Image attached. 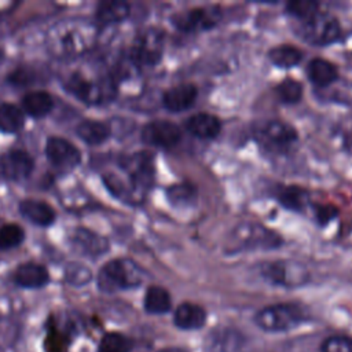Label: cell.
<instances>
[{
    "mask_svg": "<svg viewBox=\"0 0 352 352\" xmlns=\"http://www.w3.org/2000/svg\"><path fill=\"white\" fill-rule=\"evenodd\" d=\"M282 245V238L274 230L257 223L239 224L228 239V252L275 249Z\"/></svg>",
    "mask_w": 352,
    "mask_h": 352,
    "instance_id": "1",
    "label": "cell"
},
{
    "mask_svg": "<svg viewBox=\"0 0 352 352\" xmlns=\"http://www.w3.org/2000/svg\"><path fill=\"white\" fill-rule=\"evenodd\" d=\"M142 282V271L128 258H114L106 263L98 275V286L111 293L121 289L136 287Z\"/></svg>",
    "mask_w": 352,
    "mask_h": 352,
    "instance_id": "2",
    "label": "cell"
},
{
    "mask_svg": "<svg viewBox=\"0 0 352 352\" xmlns=\"http://www.w3.org/2000/svg\"><path fill=\"white\" fill-rule=\"evenodd\" d=\"M305 318L307 314L301 305L279 302L260 309L256 314L254 320L257 326L265 331H286L298 326Z\"/></svg>",
    "mask_w": 352,
    "mask_h": 352,
    "instance_id": "3",
    "label": "cell"
},
{
    "mask_svg": "<svg viewBox=\"0 0 352 352\" xmlns=\"http://www.w3.org/2000/svg\"><path fill=\"white\" fill-rule=\"evenodd\" d=\"M300 36L311 45H329L337 41L341 36L338 19L323 11H318L311 18L301 21Z\"/></svg>",
    "mask_w": 352,
    "mask_h": 352,
    "instance_id": "4",
    "label": "cell"
},
{
    "mask_svg": "<svg viewBox=\"0 0 352 352\" xmlns=\"http://www.w3.org/2000/svg\"><path fill=\"white\" fill-rule=\"evenodd\" d=\"M261 275L271 283L285 286V287H296L301 286L308 280V272L305 267L300 263L287 261V260H276L268 261L261 265Z\"/></svg>",
    "mask_w": 352,
    "mask_h": 352,
    "instance_id": "5",
    "label": "cell"
},
{
    "mask_svg": "<svg viewBox=\"0 0 352 352\" xmlns=\"http://www.w3.org/2000/svg\"><path fill=\"white\" fill-rule=\"evenodd\" d=\"M258 143L272 151H286L297 140V131L285 121H267L256 131Z\"/></svg>",
    "mask_w": 352,
    "mask_h": 352,
    "instance_id": "6",
    "label": "cell"
},
{
    "mask_svg": "<svg viewBox=\"0 0 352 352\" xmlns=\"http://www.w3.org/2000/svg\"><path fill=\"white\" fill-rule=\"evenodd\" d=\"M220 19L217 7H198L173 15V25L182 32H201L212 29Z\"/></svg>",
    "mask_w": 352,
    "mask_h": 352,
    "instance_id": "7",
    "label": "cell"
},
{
    "mask_svg": "<svg viewBox=\"0 0 352 352\" xmlns=\"http://www.w3.org/2000/svg\"><path fill=\"white\" fill-rule=\"evenodd\" d=\"M45 154L51 165L62 172L74 169L81 161L80 150L69 140L58 136H52L47 140Z\"/></svg>",
    "mask_w": 352,
    "mask_h": 352,
    "instance_id": "8",
    "label": "cell"
},
{
    "mask_svg": "<svg viewBox=\"0 0 352 352\" xmlns=\"http://www.w3.org/2000/svg\"><path fill=\"white\" fill-rule=\"evenodd\" d=\"M182 138L180 128L166 120H157L146 124L142 129V139L146 144L158 148L175 147Z\"/></svg>",
    "mask_w": 352,
    "mask_h": 352,
    "instance_id": "9",
    "label": "cell"
},
{
    "mask_svg": "<svg viewBox=\"0 0 352 352\" xmlns=\"http://www.w3.org/2000/svg\"><path fill=\"white\" fill-rule=\"evenodd\" d=\"M128 175L131 177V186L133 191L144 195L150 190L154 180V164L148 153H139L128 160Z\"/></svg>",
    "mask_w": 352,
    "mask_h": 352,
    "instance_id": "10",
    "label": "cell"
},
{
    "mask_svg": "<svg viewBox=\"0 0 352 352\" xmlns=\"http://www.w3.org/2000/svg\"><path fill=\"white\" fill-rule=\"evenodd\" d=\"M0 170L8 180H22L33 170V160L26 151L11 150L0 157Z\"/></svg>",
    "mask_w": 352,
    "mask_h": 352,
    "instance_id": "11",
    "label": "cell"
},
{
    "mask_svg": "<svg viewBox=\"0 0 352 352\" xmlns=\"http://www.w3.org/2000/svg\"><path fill=\"white\" fill-rule=\"evenodd\" d=\"M162 55V34L157 30L144 32L133 47V59L138 63L154 65Z\"/></svg>",
    "mask_w": 352,
    "mask_h": 352,
    "instance_id": "12",
    "label": "cell"
},
{
    "mask_svg": "<svg viewBox=\"0 0 352 352\" xmlns=\"http://www.w3.org/2000/svg\"><path fill=\"white\" fill-rule=\"evenodd\" d=\"M197 96L198 88L194 84L186 82L165 91L162 95V103L169 111L179 113L190 109L195 103Z\"/></svg>",
    "mask_w": 352,
    "mask_h": 352,
    "instance_id": "13",
    "label": "cell"
},
{
    "mask_svg": "<svg viewBox=\"0 0 352 352\" xmlns=\"http://www.w3.org/2000/svg\"><path fill=\"white\" fill-rule=\"evenodd\" d=\"M187 131L199 139H213L221 131L220 120L209 113H197L186 121Z\"/></svg>",
    "mask_w": 352,
    "mask_h": 352,
    "instance_id": "14",
    "label": "cell"
},
{
    "mask_svg": "<svg viewBox=\"0 0 352 352\" xmlns=\"http://www.w3.org/2000/svg\"><path fill=\"white\" fill-rule=\"evenodd\" d=\"M14 280L22 287L37 289L48 283L50 275L45 267L36 263H25L15 270Z\"/></svg>",
    "mask_w": 352,
    "mask_h": 352,
    "instance_id": "15",
    "label": "cell"
},
{
    "mask_svg": "<svg viewBox=\"0 0 352 352\" xmlns=\"http://www.w3.org/2000/svg\"><path fill=\"white\" fill-rule=\"evenodd\" d=\"M173 322L179 329H184V330L201 329L206 322V312L198 304L183 302L176 308L173 314Z\"/></svg>",
    "mask_w": 352,
    "mask_h": 352,
    "instance_id": "16",
    "label": "cell"
},
{
    "mask_svg": "<svg viewBox=\"0 0 352 352\" xmlns=\"http://www.w3.org/2000/svg\"><path fill=\"white\" fill-rule=\"evenodd\" d=\"M19 212L23 217H26L30 223L37 226H50L55 220L54 209L43 201L37 199H25L19 204Z\"/></svg>",
    "mask_w": 352,
    "mask_h": 352,
    "instance_id": "17",
    "label": "cell"
},
{
    "mask_svg": "<svg viewBox=\"0 0 352 352\" xmlns=\"http://www.w3.org/2000/svg\"><path fill=\"white\" fill-rule=\"evenodd\" d=\"M307 76L312 84L318 87H327L338 78V70L330 60L314 58L307 65Z\"/></svg>",
    "mask_w": 352,
    "mask_h": 352,
    "instance_id": "18",
    "label": "cell"
},
{
    "mask_svg": "<svg viewBox=\"0 0 352 352\" xmlns=\"http://www.w3.org/2000/svg\"><path fill=\"white\" fill-rule=\"evenodd\" d=\"M73 243L77 249L88 256H100L109 249V243L103 236L85 228H78L74 231Z\"/></svg>",
    "mask_w": 352,
    "mask_h": 352,
    "instance_id": "19",
    "label": "cell"
},
{
    "mask_svg": "<svg viewBox=\"0 0 352 352\" xmlns=\"http://www.w3.org/2000/svg\"><path fill=\"white\" fill-rule=\"evenodd\" d=\"M22 109L32 117L40 118L47 116L54 106V100L50 94L44 91H32L22 98Z\"/></svg>",
    "mask_w": 352,
    "mask_h": 352,
    "instance_id": "20",
    "label": "cell"
},
{
    "mask_svg": "<svg viewBox=\"0 0 352 352\" xmlns=\"http://www.w3.org/2000/svg\"><path fill=\"white\" fill-rule=\"evenodd\" d=\"M268 59L278 67L289 69L298 65L302 59V52L290 44L275 45L268 51Z\"/></svg>",
    "mask_w": 352,
    "mask_h": 352,
    "instance_id": "21",
    "label": "cell"
},
{
    "mask_svg": "<svg viewBox=\"0 0 352 352\" xmlns=\"http://www.w3.org/2000/svg\"><path fill=\"white\" fill-rule=\"evenodd\" d=\"M275 197L290 210H302L308 204V192L297 186H279Z\"/></svg>",
    "mask_w": 352,
    "mask_h": 352,
    "instance_id": "22",
    "label": "cell"
},
{
    "mask_svg": "<svg viewBox=\"0 0 352 352\" xmlns=\"http://www.w3.org/2000/svg\"><path fill=\"white\" fill-rule=\"evenodd\" d=\"M131 12V7L125 1H103L98 6L96 18L100 23H117L124 21Z\"/></svg>",
    "mask_w": 352,
    "mask_h": 352,
    "instance_id": "23",
    "label": "cell"
},
{
    "mask_svg": "<svg viewBox=\"0 0 352 352\" xmlns=\"http://www.w3.org/2000/svg\"><path fill=\"white\" fill-rule=\"evenodd\" d=\"M77 135L88 144H100L110 136V128L100 121L84 120L77 125Z\"/></svg>",
    "mask_w": 352,
    "mask_h": 352,
    "instance_id": "24",
    "label": "cell"
},
{
    "mask_svg": "<svg viewBox=\"0 0 352 352\" xmlns=\"http://www.w3.org/2000/svg\"><path fill=\"white\" fill-rule=\"evenodd\" d=\"M172 301L166 289L161 286H150L144 294V309L148 314L160 315L170 309Z\"/></svg>",
    "mask_w": 352,
    "mask_h": 352,
    "instance_id": "25",
    "label": "cell"
},
{
    "mask_svg": "<svg viewBox=\"0 0 352 352\" xmlns=\"http://www.w3.org/2000/svg\"><path fill=\"white\" fill-rule=\"evenodd\" d=\"M25 124L23 111L12 103H0V131L6 133L18 132Z\"/></svg>",
    "mask_w": 352,
    "mask_h": 352,
    "instance_id": "26",
    "label": "cell"
},
{
    "mask_svg": "<svg viewBox=\"0 0 352 352\" xmlns=\"http://www.w3.org/2000/svg\"><path fill=\"white\" fill-rule=\"evenodd\" d=\"M69 89L84 102H99L102 98V89L89 81L84 80L81 76H73L67 84Z\"/></svg>",
    "mask_w": 352,
    "mask_h": 352,
    "instance_id": "27",
    "label": "cell"
},
{
    "mask_svg": "<svg viewBox=\"0 0 352 352\" xmlns=\"http://www.w3.org/2000/svg\"><path fill=\"white\" fill-rule=\"evenodd\" d=\"M166 197L176 206L191 205L197 198V188L191 183H177L166 190Z\"/></svg>",
    "mask_w": 352,
    "mask_h": 352,
    "instance_id": "28",
    "label": "cell"
},
{
    "mask_svg": "<svg viewBox=\"0 0 352 352\" xmlns=\"http://www.w3.org/2000/svg\"><path fill=\"white\" fill-rule=\"evenodd\" d=\"M275 94L282 103L294 104L302 98V85L294 78H285L275 87Z\"/></svg>",
    "mask_w": 352,
    "mask_h": 352,
    "instance_id": "29",
    "label": "cell"
},
{
    "mask_svg": "<svg viewBox=\"0 0 352 352\" xmlns=\"http://www.w3.org/2000/svg\"><path fill=\"white\" fill-rule=\"evenodd\" d=\"M131 341L120 333H107L99 342L98 352H131Z\"/></svg>",
    "mask_w": 352,
    "mask_h": 352,
    "instance_id": "30",
    "label": "cell"
},
{
    "mask_svg": "<svg viewBox=\"0 0 352 352\" xmlns=\"http://www.w3.org/2000/svg\"><path fill=\"white\" fill-rule=\"evenodd\" d=\"M25 232L18 224H6L0 228V249L7 250L23 242Z\"/></svg>",
    "mask_w": 352,
    "mask_h": 352,
    "instance_id": "31",
    "label": "cell"
},
{
    "mask_svg": "<svg viewBox=\"0 0 352 352\" xmlns=\"http://www.w3.org/2000/svg\"><path fill=\"white\" fill-rule=\"evenodd\" d=\"M213 352H235L239 346V337L235 333L224 330L223 333H216L212 337Z\"/></svg>",
    "mask_w": 352,
    "mask_h": 352,
    "instance_id": "32",
    "label": "cell"
},
{
    "mask_svg": "<svg viewBox=\"0 0 352 352\" xmlns=\"http://www.w3.org/2000/svg\"><path fill=\"white\" fill-rule=\"evenodd\" d=\"M286 10L290 15L305 21L308 18H311L312 15H315L319 11V3L316 1H308V0H302V1H290L286 6Z\"/></svg>",
    "mask_w": 352,
    "mask_h": 352,
    "instance_id": "33",
    "label": "cell"
},
{
    "mask_svg": "<svg viewBox=\"0 0 352 352\" xmlns=\"http://www.w3.org/2000/svg\"><path fill=\"white\" fill-rule=\"evenodd\" d=\"M322 352H352V338L346 336H330L320 346Z\"/></svg>",
    "mask_w": 352,
    "mask_h": 352,
    "instance_id": "34",
    "label": "cell"
},
{
    "mask_svg": "<svg viewBox=\"0 0 352 352\" xmlns=\"http://www.w3.org/2000/svg\"><path fill=\"white\" fill-rule=\"evenodd\" d=\"M66 278L70 283L84 285L91 279V271L81 265H70L66 271Z\"/></svg>",
    "mask_w": 352,
    "mask_h": 352,
    "instance_id": "35",
    "label": "cell"
},
{
    "mask_svg": "<svg viewBox=\"0 0 352 352\" xmlns=\"http://www.w3.org/2000/svg\"><path fill=\"white\" fill-rule=\"evenodd\" d=\"M65 346V338L60 333L56 330H52L48 333L47 341H45V348L48 352H62Z\"/></svg>",
    "mask_w": 352,
    "mask_h": 352,
    "instance_id": "36",
    "label": "cell"
},
{
    "mask_svg": "<svg viewBox=\"0 0 352 352\" xmlns=\"http://www.w3.org/2000/svg\"><path fill=\"white\" fill-rule=\"evenodd\" d=\"M8 80L16 85H25L32 81V73L28 69H16L14 73L10 74Z\"/></svg>",
    "mask_w": 352,
    "mask_h": 352,
    "instance_id": "37",
    "label": "cell"
},
{
    "mask_svg": "<svg viewBox=\"0 0 352 352\" xmlns=\"http://www.w3.org/2000/svg\"><path fill=\"white\" fill-rule=\"evenodd\" d=\"M318 209H316V219L322 223V224H324V223H327L334 214H336V210L331 208V209H327L326 206H316Z\"/></svg>",
    "mask_w": 352,
    "mask_h": 352,
    "instance_id": "38",
    "label": "cell"
},
{
    "mask_svg": "<svg viewBox=\"0 0 352 352\" xmlns=\"http://www.w3.org/2000/svg\"><path fill=\"white\" fill-rule=\"evenodd\" d=\"M160 352H186V351H183V349H180V348H175V346H168V348L161 349Z\"/></svg>",
    "mask_w": 352,
    "mask_h": 352,
    "instance_id": "39",
    "label": "cell"
}]
</instances>
